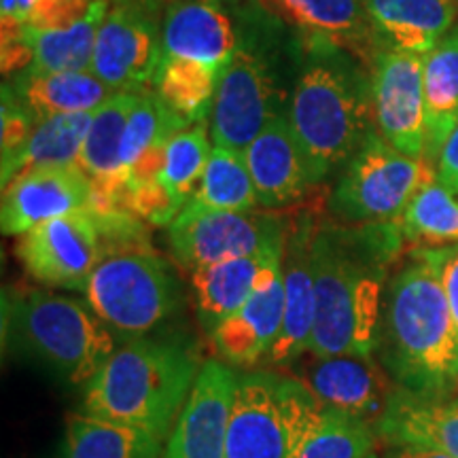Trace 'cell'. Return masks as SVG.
Masks as SVG:
<instances>
[{"instance_id": "44dd1931", "label": "cell", "mask_w": 458, "mask_h": 458, "mask_svg": "<svg viewBox=\"0 0 458 458\" xmlns=\"http://www.w3.org/2000/svg\"><path fill=\"white\" fill-rule=\"evenodd\" d=\"M259 206L267 210L300 204L314 187L308 176L289 114H280L259 131L244 151Z\"/></svg>"}, {"instance_id": "8992f818", "label": "cell", "mask_w": 458, "mask_h": 458, "mask_svg": "<svg viewBox=\"0 0 458 458\" xmlns=\"http://www.w3.org/2000/svg\"><path fill=\"white\" fill-rule=\"evenodd\" d=\"M88 301L51 291H3V344L66 385H88L119 348Z\"/></svg>"}, {"instance_id": "603a6c76", "label": "cell", "mask_w": 458, "mask_h": 458, "mask_svg": "<svg viewBox=\"0 0 458 458\" xmlns=\"http://www.w3.org/2000/svg\"><path fill=\"white\" fill-rule=\"evenodd\" d=\"M382 49L427 55L454 28V0H363Z\"/></svg>"}, {"instance_id": "ba28073f", "label": "cell", "mask_w": 458, "mask_h": 458, "mask_svg": "<svg viewBox=\"0 0 458 458\" xmlns=\"http://www.w3.org/2000/svg\"><path fill=\"white\" fill-rule=\"evenodd\" d=\"M91 310L117 337H147L182 306L174 267L156 250L131 249L108 255L83 286Z\"/></svg>"}, {"instance_id": "5bb4252c", "label": "cell", "mask_w": 458, "mask_h": 458, "mask_svg": "<svg viewBox=\"0 0 458 458\" xmlns=\"http://www.w3.org/2000/svg\"><path fill=\"white\" fill-rule=\"evenodd\" d=\"M291 369L325 408L360 418L374 428L397 391L374 354L317 357L306 352L291 365Z\"/></svg>"}, {"instance_id": "836d02e7", "label": "cell", "mask_w": 458, "mask_h": 458, "mask_svg": "<svg viewBox=\"0 0 458 458\" xmlns=\"http://www.w3.org/2000/svg\"><path fill=\"white\" fill-rule=\"evenodd\" d=\"M397 223L405 242L427 249L458 244V193L439 179L428 181Z\"/></svg>"}, {"instance_id": "ab89813d", "label": "cell", "mask_w": 458, "mask_h": 458, "mask_svg": "<svg viewBox=\"0 0 458 458\" xmlns=\"http://www.w3.org/2000/svg\"><path fill=\"white\" fill-rule=\"evenodd\" d=\"M369 458H377V454H371V456H369Z\"/></svg>"}, {"instance_id": "9a60e30c", "label": "cell", "mask_w": 458, "mask_h": 458, "mask_svg": "<svg viewBox=\"0 0 458 458\" xmlns=\"http://www.w3.org/2000/svg\"><path fill=\"white\" fill-rule=\"evenodd\" d=\"M94 206V187L77 164L37 165L3 187L0 227L4 236H21L28 229Z\"/></svg>"}, {"instance_id": "7402d4cb", "label": "cell", "mask_w": 458, "mask_h": 458, "mask_svg": "<svg viewBox=\"0 0 458 458\" xmlns=\"http://www.w3.org/2000/svg\"><path fill=\"white\" fill-rule=\"evenodd\" d=\"M376 433L391 448L433 450L458 458V397H418L397 388Z\"/></svg>"}, {"instance_id": "7c38bea8", "label": "cell", "mask_w": 458, "mask_h": 458, "mask_svg": "<svg viewBox=\"0 0 458 458\" xmlns=\"http://www.w3.org/2000/svg\"><path fill=\"white\" fill-rule=\"evenodd\" d=\"M371 89L382 139L403 156L425 159V55L382 49L371 64Z\"/></svg>"}, {"instance_id": "277c9868", "label": "cell", "mask_w": 458, "mask_h": 458, "mask_svg": "<svg viewBox=\"0 0 458 458\" xmlns=\"http://www.w3.org/2000/svg\"><path fill=\"white\" fill-rule=\"evenodd\" d=\"M202 365L181 340H128L85 385L81 411L168 439Z\"/></svg>"}, {"instance_id": "2e32d148", "label": "cell", "mask_w": 458, "mask_h": 458, "mask_svg": "<svg viewBox=\"0 0 458 458\" xmlns=\"http://www.w3.org/2000/svg\"><path fill=\"white\" fill-rule=\"evenodd\" d=\"M236 371L219 359L204 360L162 458H227V422Z\"/></svg>"}, {"instance_id": "d590c367", "label": "cell", "mask_w": 458, "mask_h": 458, "mask_svg": "<svg viewBox=\"0 0 458 458\" xmlns=\"http://www.w3.org/2000/svg\"><path fill=\"white\" fill-rule=\"evenodd\" d=\"M3 136H0V147H3V156H9L15 148L24 145L30 131L37 125V117L21 105L20 100L11 94L9 88L3 85Z\"/></svg>"}, {"instance_id": "f1b7e54d", "label": "cell", "mask_w": 458, "mask_h": 458, "mask_svg": "<svg viewBox=\"0 0 458 458\" xmlns=\"http://www.w3.org/2000/svg\"><path fill=\"white\" fill-rule=\"evenodd\" d=\"M221 71L185 57L162 55L153 91L182 128L206 122L213 111Z\"/></svg>"}, {"instance_id": "8d00e7d4", "label": "cell", "mask_w": 458, "mask_h": 458, "mask_svg": "<svg viewBox=\"0 0 458 458\" xmlns=\"http://www.w3.org/2000/svg\"><path fill=\"white\" fill-rule=\"evenodd\" d=\"M433 267L437 270V276L442 280L445 300H448L452 318L458 335V244L435 246V249H420Z\"/></svg>"}, {"instance_id": "83f0119b", "label": "cell", "mask_w": 458, "mask_h": 458, "mask_svg": "<svg viewBox=\"0 0 458 458\" xmlns=\"http://www.w3.org/2000/svg\"><path fill=\"white\" fill-rule=\"evenodd\" d=\"M425 159L435 165L458 123V26L425 55Z\"/></svg>"}, {"instance_id": "d6986e66", "label": "cell", "mask_w": 458, "mask_h": 458, "mask_svg": "<svg viewBox=\"0 0 458 458\" xmlns=\"http://www.w3.org/2000/svg\"><path fill=\"white\" fill-rule=\"evenodd\" d=\"M227 458H286L280 376L255 369L236 376L227 422Z\"/></svg>"}, {"instance_id": "9c48e42d", "label": "cell", "mask_w": 458, "mask_h": 458, "mask_svg": "<svg viewBox=\"0 0 458 458\" xmlns=\"http://www.w3.org/2000/svg\"><path fill=\"white\" fill-rule=\"evenodd\" d=\"M433 179H437L435 165L403 156L374 130L335 182L329 210L337 221L351 225L394 223Z\"/></svg>"}, {"instance_id": "ffe728a7", "label": "cell", "mask_w": 458, "mask_h": 458, "mask_svg": "<svg viewBox=\"0 0 458 458\" xmlns=\"http://www.w3.org/2000/svg\"><path fill=\"white\" fill-rule=\"evenodd\" d=\"M140 91H114L98 111L91 114L77 165L89 176L94 187V208L125 210L130 182L122 162L125 125Z\"/></svg>"}, {"instance_id": "4316f807", "label": "cell", "mask_w": 458, "mask_h": 458, "mask_svg": "<svg viewBox=\"0 0 458 458\" xmlns=\"http://www.w3.org/2000/svg\"><path fill=\"white\" fill-rule=\"evenodd\" d=\"M164 442L142 428L79 411L68 416L57 458H162Z\"/></svg>"}, {"instance_id": "30bf717a", "label": "cell", "mask_w": 458, "mask_h": 458, "mask_svg": "<svg viewBox=\"0 0 458 458\" xmlns=\"http://www.w3.org/2000/svg\"><path fill=\"white\" fill-rule=\"evenodd\" d=\"M162 0H108L91 72L113 91L153 88L162 62Z\"/></svg>"}, {"instance_id": "ac0fdd59", "label": "cell", "mask_w": 458, "mask_h": 458, "mask_svg": "<svg viewBox=\"0 0 458 458\" xmlns=\"http://www.w3.org/2000/svg\"><path fill=\"white\" fill-rule=\"evenodd\" d=\"M283 253L272 255L261 270L249 301L213 331L216 352L229 365L253 368L270 357L284 320Z\"/></svg>"}, {"instance_id": "1f68e13d", "label": "cell", "mask_w": 458, "mask_h": 458, "mask_svg": "<svg viewBox=\"0 0 458 458\" xmlns=\"http://www.w3.org/2000/svg\"><path fill=\"white\" fill-rule=\"evenodd\" d=\"M187 206L204 210H229V213L257 210L259 198H257V189L249 165H246L244 153L213 145L202 182Z\"/></svg>"}, {"instance_id": "74e56055", "label": "cell", "mask_w": 458, "mask_h": 458, "mask_svg": "<svg viewBox=\"0 0 458 458\" xmlns=\"http://www.w3.org/2000/svg\"><path fill=\"white\" fill-rule=\"evenodd\" d=\"M435 172H437V179L445 187L458 193V123L452 130L448 140L444 142L442 151H439L437 162H435Z\"/></svg>"}, {"instance_id": "6da1fadb", "label": "cell", "mask_w": 458, "mask_h": 458, "mask_svg": "<svg viewBox=\"0 0 458 458\" xmlns=\"http://www.w3.org/2000/svg\"><path fill=\"white\" fill-rule=\"evenodd\" d=\"M403 242L397 221H318L312 244L317 320L308 352L376 357L391 267Z\"/></svg>"}, {"instance_id": "60d3db41", "label": "cell", "mask_w": 458, "mask_h": 458, "mask_svg": "<svg viewBox=\"0 0 458 458\" xmlns=\"http://www.w3.org/2000/svg\"><path fill=\"white\" fill-rule=\"evenodd\" d=\"M454 3H458V0H454Z\"/></svg>"}, {"instance_id": "4fadbf2b", "label": "cell", "mask_w": 458, "mask_h": 458, "mask_svg": "<svg viewBox=\"0 0 458 458\" xmlns=\"http://www.w3.org/2000/svg\"><path fill=\"white\" fill-rule=\"evenodd\" d=\"M255 0H172L164 11L162 55L225 71Z\"/></svg>"}, {"instance_id": "cb8c5ba5", "label": "cell", "mask_w": 458, "mask_h": 458, "mask_svg": "<svg viewBox=\"0 0 458 458\" xmlns=\"http://www.w3.org/2000/svg\"><path fill=\"white\" fill-rule=\"evenodd\" d=\"M4 88L30 111L37 122L64 114L94 113L114 91L91 71L17 72Z\"/></svg>"}, {"instance_id": "3957f363", "label": "cell", "mask_w": 458, "mask_h": 458, "mask_svg": "<svg viewBox=\"0 0 458 458\" xmlns=\"http://www.w3.org/2000/svg\"><path fill=\"white\" fill-rule=\"evenodd\" d=\"M377 360L394 386L418 397L458 393V335L442 280L420 249L388 280Z\"/></svg>"}, {"instance_id": "f546056e", "label": "cell", "mask_w": 458, "mask_h": 458, "mask_svg": "<svg viewBox=\"0 0 458 458\" xmlns=\"http://www.w3.org/2000/svg\"><path fill=\"white\" fill-rule=\"evenodd\" d=\"M91 114H64V117L43 119L34 125L24 145L9 156H3V187H7L21 172L37 165L77 164L85 134H88Z\"/></svg>"}, {"instance_id": "e575fe53", "label": "cell", "mask_w": 458, "mask_h": 458, "mask_svg": "<svg viewBox=\"0 0 458 458\" xmlns=\"http://www.w3.org/2000/svg\"><path fill=\"white\" fill-rule=\"evenodd\" d=\"M377 433L369 422L344 411L325 410L323 420L286 458H369Z\"/></svg>"}, {"instance_id": "7a4b0ae2", "label": "cell", "mask_w": 458, "mask_h": 458, "mask_svg": "<svg viewBox=\"0 0 458 458\" xmlns=\"http://www.w3.org/2000/svg\"><path fill=\"white\" fill-rule=\"evenodd\" d=\"M289 123L312 185L351 162L374 131V89L365 62L340 45L303 34Z\"/></svg>"}, {"instance_id": "4dcf8cb0", "label": "cell", "mask_w": 458, "mask_h": 458, "mask_svg": "<svg viewBox=\"0 0 458 458\" xmlns=\"http://www.w3.org/2000/svg\"><path fill=\"white\" fill-rule=\"evenodd\" d=\"M108 0H96L81 20L55 30H30L26 28L32 47L30 72L91 71L96 37L105 20Z\"/></svg>"}, {"instance_id": "52a82bcc", "label": "cell", "mask_w": 458, "mask_h": 458, "mask_svg": "<svg viewBox=\"0 0 458 458\" xmlns=\"http://www.w3.org/2000/svg\"><path fill=\"white\" fill-rule=\"evenodd\" d=\"M145 223L128 210L89 206L28 229L15 240V255L37 283L83 291L108 255L151 246Z\"/></svg>"}, {"instance_id": "8fae6325", "label": "cell", "mask_w": 458, "mask_h": 458, "mask_svg": "<svg viewBox=\"0 0 458 458\" xmlns=\"http://www.w3.org/2000/svg\"><path fill=\"white\" fill-rule=\"evenodd\" d=\"M291 219L274 213H229L185 206L168 225L170 253L187 272L286 242Z\"/></svg>"}, {"instance_id": "d4e9b609", "label": "cell", "mask_w": 458, "mask_h": 458, "mask_svg": "<svg viewBox=\"0 0 458 458\" xmlns=\"http://www.w3.org/2000/svg\"><path fill=\"white\" fill-rule=\"evenodd\" d=\"M280 250H284V244L270 246L259 253L233 257V259L189 272L191 291L196 297L198 318L206 334L213 335V331L223 320L236 314L249 301L257 280L261 276V270L270 261V257L280 253Z\"/></svg>"}, {"instance_id": "5b68a950", "label": "cell", "mask_w": 458, "mask_h": 458, "mask_svg": "<svg viewBox=\"0 0 458 458\" xmlns=\"http://www.w3.org/2000/svg\"><path fill=\"white\" fill-rule=\"evenodd\" d=\"M300 62L301 41H289L283 24L255 0L242 41L216 85L210 111L213 145L244 153L267 123L289 114V74H297Z\"/></svg>"}, {"instance_id": "e0dca14e", "label": "cell", "mask_w": 458, "mask_h": 458, "mask_svg": "<svg viewBox=\"0 0 458 458\" xmlns=\"http://www.w3.org/2000/svg\"><path fill=\"white\" fill-rule=\"evenodd\" d=\"M318 221L312 213H301L291 219L286 233L283 253L284 320L270 357L266 359L267 363L278 368H291L297 359L310 351L314 320H317L312 244Z\"/></svg>"}, {"instance_id": "f35d334b", "label": "cell", "mask_w": 458, "mask_h": 458, "mask_svg": "<svg viewBox=\"0 0 458 458\" xmlns=\"http://www.w3.org/2000/svg\"><path fill=\"white\" fill-rule=\"evenodd\" d=\"M385 458H452L442 452L433 450H416V448H391Z\"/></svg>"}, {"instance_id": "484cf974", "label": "cell", "mask_w": 458, "mask_h": 458, "mask_svg": "<svg viewBox=\"0 0 458 458\" xmlns=\"http://www.w3.org/2000/svg\"><path fill=\"white\" fill-rule=\"evenodd\" d=\"M276 3L303 32L327 38L363 62L365 57H369L374 64L376 55L382 51L363 0H276Z\"/></svg>"}, {"instance_id": "d6a6232c", "label": "cell", "mask_w": 458, "mask_h": 458, "mask_svg": "<svg viewBox=\"0 0 458 458\" xmlns=\"http://www.w3.org/2000/svg\"><path fill=\"white\" fill-rule=\"evenodd\" d=\"M210 153V123L198 122L176 131L164 151V165L159 172V185L168 193L176 210L191 202L202 182Z\"/></svg>"}]
</instances>
